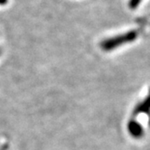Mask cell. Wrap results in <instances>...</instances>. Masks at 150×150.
Segmentation results:
<instances>
[{"label":"cell","instance_id":"1","mask_svg":"<svg viewBox=\"0 0 150 150\" xmlns=\"http://www.w3.org/2000/svg\"><path fill=\"white\" fill-rule=\"evenodd\" d=\"M138 37V31L137 30H130L125 34L119 35L116 36H112L107 38L100 42V48L105 52H110L112 50L117 49L123 45L129 44Z\"/></svg>","mask_w":150,"mask_h":150},{"label":"cell","instance_id":"2","mask_svg":"<svg viewBox=\"0 0 150 150\" xmlns=\"http://www.w3.org/2000/svg\"><path fill=\"white\" fill-rule=\"evenodd\" d=\"M128 131L133 137L139 138L143 136V127L142 126L135 120H131L128 123Z\"/></svg>","mask_w":150,"mask_h":150},{"label":"cell","instance_id":"3","mask_svg":"<svg viewBox=\"0 0 150 150\" xmlns=\"http://www.w3.org/2000/svg\"><path fill=\"white\" fill-rule=\"evenodd\" d=\"M150 111V91L148 96L146 98V100L139 104L136 110H135V114H139V113H149Z\"/></svg>","mask_w":150,"mask_h":150},{"label":"cell","instance_id":"4","mask_svg":"<svg viewBox=\"0 0 150 150\" xmlns=\"http://www.w3.org/2000/svg\"><path fill=\"white\" fill-rule=\"evenodd\" d=\"M142 2V0H129L128 2V6H129L130 9H136L140 3Z\"/></svg>","mask_w":150,"mask_h":150},{"label":"cell","instance_id":"5","mask_svg":"<svg viewBox=\"0 0 150 150\" xmlns=\"http://www.w3.org/2000/svg\"><path fill=\"white\" fill-rule=\"evenodd\" d=\"M8 3V0H0V6H6Z\"/></svg>","mask_w":150,"mask_h":150},{"label":"cell","instance_id":"6","mask_svg":"<svg viewBox=\"0 0 150 150\" xmlns=\"http://www.w3.org/2000/svg\"><path fill=\"white\" fill-rule=\"evenodd\" d=\"M7 146H7L6 144V145H3L1 147H0V150H7Z\"/></svg>","mask_w":150,"mask_h":150},{"label":"cell","instance_id":"7","mask_svg":"<svg viewBox=\"0 0 150 150\" xmlns=\"http://www.w3.org/2000/svg\"><path fill=\"white\" fill-rule=\"evenodd\" d=\"M0 54H1V50H0Z\"/></svg>","mask_w":150,"mask_h":150}]
</instances>
